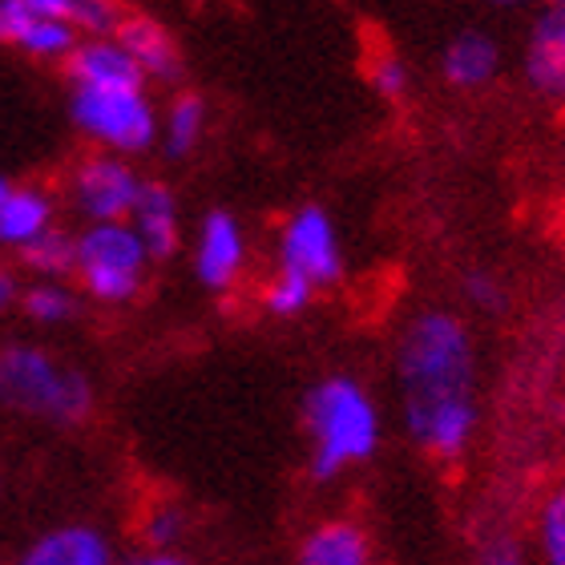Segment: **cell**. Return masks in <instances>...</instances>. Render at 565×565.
<instances>
[{
	"label": "cell",
	"mask_w": 565,
	"mask_h": 565,
	"mask_svg": "<svg viewBox=\"0 0 565 565\" xmlns=\"http://www.w3.org/2000/svg\"><path fill=\"white\" fill-rule=\"evenodd\" d=\"M114 36H118L121 49L134 57V65L141 70L146 82L174 85L178 77H182V70H186V61H182V49H178L174 33H170L162 21L146 17V12H121Z\"/></svg>",
	"instance_id": "30bf717a"
},
{
	"label": "cell",
	"mask_w": 565,
	"mask_h": 565,
	"mask_svg": "<svg viewBox=\"0 0 565 565\" xmlns=\"http://www.w3.org/2000/svg\"><path fill=\"white\" fill-rule=\"evenodd\" d=\"M206 134V102L199 94H178L166 114H158V146L166 158H186Z\"/></svg>",
	"instance_id": "ac0fdd59"
},
{
	"label": "cell",
	"mask_w": 565,
	"mask_h": 565,
	"mask_svg": "<svg viewBox=\"0 0 565 565\" xmlns=\"http://www.w3.org/2000/svg\"><path fill=\"white\" fill-rule=\"evenodd\" d=\"M70 118L97 150L121 158L158 146V109L146 85H73Z\"/></svg>",
	"instance_id": "3957f363"
},
{
	"label": "cell",
	"mask_w": 565,
	"mask_h": 565,
	"mask_svg": "<svg viewBox=\"0 0 565 565\" xmlns=\"http://www.w3.org/2000/svg\"><path fill=\"white\" fill-rule=\"evenodd\" d=\"M182 530H186V521H182L178 509H153L150 521H146V542L153 550H170L182 537Z\"/></svg>",
	"instance_id": "484cf974"
},
{
	"label": "cell",
	"mask_w": 565,
	"mask_h": 565,
	"mask_svg": "<svg viewBox=\"0 0 565 565\" xmlns=\"http://www.w3.org/2000/svg\"><path fill=\"white\" fill-rule=\"evenodd\" d=\"M150 250L130 226V218L118 223H89L77 235V263L73 275L82 287L102 303H130L141 291L146 271H150Z\"/></svg>",
	"instance_id": "5b68a950"
},
{
	"label": "cell",
	"mask_w": 565,
	"mask_h": 565,
	"mask_svg": "<svg viewBox=\"0 0 565 565\" xmlns=\"http://www.w3.org/2000/svg\"><path fill=\"white\" fill-rule=\"evenodd\" d=\"M65 73H70V85H146L141 70L114 33L82 36L65 57Z\"/></svg>",
	"instance_id": "7c38bea8"
},
{
	"label": "cell",
	"mask_w": 565,
	"mask_h": 565,
	"mask_svg": "<svg viewBox=\"0 0 565 565\" xmlns=\"http://www.w3.org/2000/svg\"><path fill=\"white\" fill-rule=\"evenodd\" d=\"M404 428L436 460H457L477 433V348L465 319L452 311H420L396 348Z\"/></svg>",
	"instance_id": "6da1fadb"
},
{
	"label": "cell",
	"mask_w": 565,
	"mask_h": 565,
	"mask_svg": "<svg viewBox=\"0 0 565 565\" xmlns=\"http://www.w3.org/2000/svg\"><path fill=\"white\" fill-rule=\"evenodd\" d=\"M12 303H17V279L0 267V311H9Z\"/></svg>",
	"instance_id": "f1b7e54d"
},
{
	"label": "cell",
	"mask_w": 565,
	"mask_h": 565,
	"mask_svg": "<svg viewBox=\"0 0 565 565\" xmlns=\"http://www.w3.org/2000/svg\"><path fill=\"white\" fill-rule=\"evenodd\" d=\"M130 226L146 243L150 259H170L182 247V211L166 182H141V194L130 211Z\"/></svg>",
	"instance_id": "4fadbf2b"
},
{
	"label": "cell",
	"mask_w": 565,
	"mask_h": 565,
	"mask_svg": "<svg viewBox=\"0 0 565 565\" xmlns=\"http://www.w3.org/2000/svg\"><path fill=\"white\" fill-rule=\"evenodd\" d=\"M489 4H525V0H489Z\"/></svg>",
	"instance_id": "4dcf8cb0"
},
{
	"label": "cell",
	"mask_w": 565,
	"mask_h": 565,
	"mask_svg": "<svg viewBox=\"0 0 565 565\" xmlns=\"http://www.w3.org/2000/svg\"><path fill=\"white\" fill-rule=\"evenodd\" d=\"M295 565H372L367 537L352 521H323L307 533Z\"/></svg>",
	"instance_id": "2e32d148"
},
{
	"label": "cell",
	"mask_w": 565,
	"mask_h": 565,
	"mask_svg": "<svg viewBox=\"0 0 565 565\" xmlns=\"http://www.w3.org/2000/svg\"><path fill=\"white\" fill-rule=\"evenodd\" d=\"M465 299H469L477 311H489V316H493V311L505 307V287H501L489 271H477L465 279Z\"/></svg>",
	"instance_id": "d4e9b609"
},
{
	"label": "cell",
	"mask_w": 565,
	"mask_h": 565,
	"mask_svg": "<svg viewBox=\"0 0 565 565\" xmlns=\"http://www.w3.org/2000/svg\"><path fill=\"white\" fill-rule=\"evenodd\" d=\"M484 565H521V554H518V542L513 537H501L493 550H484Z\"/></svg>",
	"instance_id": "4316f807"
},
{
	"label": "cell",
	"mask_w": 565,
	"mask_h": 565,
	"mask_svg": "<svg viewBox=\"0 0 565 565\" xmlns=\"http://www.w3.org/2000/svg\"><path fill=\"white\" fill-rule=\"evenodd\" d=\"M21 565H114L106 537L85 525H70V530H53L24 554Z\"/></svg>",
	"instance_id": "e0dca14e"
},
{
	"label": "cell",
	"mask_w": 565,
	"mask_h": 565,
	"mask_svg": "<svg viewBox=\"0 0 565 565\" xmlns=\"http://www.w3.org/2000/svg\"><path fill=\"white\" fill-rule=\"evenodd\" d=\"M9 186H12L9 178H0V199H4V194H9Z\"/></svg>",
	"instance_id": "f546056e"
},
{
	"label": "cell",
	"mask_w": 565,
	"mask_h": 565,
	"mask_svg": "<svg viewBox=\"0 0 565 565\" xmlns=\"http://www.w3.org/2000/svg\"><path fill=\"white\" fill-rule=\"evenodd\" d=\"M82 33L65 21L29 9L24 0H0V45L17 49L33 61H65Z\"/></svg>",
	"instance_id": "9c48e42d"
},
{
	"label": "cell",
	"mask_w": 565,
	"mask_h": 565,
	"mask_svg": "<svg viewBox=\"0 0 565 565\" xmlns=\"http://www.w3.org/2000/svg\"><path fill=\"white\" fill-rule=\"evenodd\" d=\"M24 4L53 17V21L73 24L82 36H109L126 12L118 0H24Z\"/></svg>",
	"instance_id": "d6986e66"
},
{
	"label": "cell",
	"mask_w": 565,
	"mask_h": 565,
	"mask_svg": "<svg viewBox=\"0 0 565 565\" xmlns=\"http://www.w3.org/2000/svg\"><path fill=\"white\" fill-rule=\"evenodd\" d=\"M130 565H194V562L170 554V550H153V554H146V557H134Z\"/></svg>",
	"instance_id": "83f0119b"
},
{
	"label": "cell",
	"mask_w": 565,
	"mask_h": 565,
	"mask_svg": "<svg viewBox=\"0 0 565 565\" xmlns=\"http://www.w3.org/2000/svg\"><path fill=\"white\" fill-rule=\"evenodd\" d=\"M53 226V194L41 186H9L0 199V247H29Z\"/></svg>",
	"instance_id": "9a60e30c"
},
{
	"label": "cell",
	"mask_w": 565,
	"mask_h": 565,
	"mask_svg": "<svg viewBox=\"0 0 565 565\" xmlns=\"http://www.w3.org/2000/svg\"><path fill=\"white\" fill-rule=\"evenodd\" d=\"M537 545H542L545 565H565V489L545 501L542 521H537Z\"/></svg>",
	"instance_id": "cb8c5ba5"
},
{
	"label": "cell",
	"mask_w": 565,
	"mask_h": 565,
	"mask_svg": "<svg viewBox=\"0 0 565 565\" xmlns=\"http://www.w3.org/2000/svg\"><path fill=\"white\" fill-rule=\"evenodd\" d=\"M303 428L311 440V477L335 481L343 469L364 465L380 448V408L352 376H328L303 396Z\"/></svg>",
	"instance_id": "7a4b0ae2"
},
{
	"label": "cell",
	"mask_w": 565,
	"mask_h": 565,
	"mask_svg": "<svg viewBox=\"0 0 565 565\" xmlns=\"http://www.w3.org/2000/svg\"><path fill=\"white\" fill-rule=\"evenodd\" d=\"M247 267V231L231 211H206L194 235V275L211 291H231Z\"/></svg>",
	"instance_id": "ba28073f"
},
{
	"label": "cell",
	"mask_w": 565,
	"mask_h": 565,
	"mask_svg": "<svg viewBox=\"0 0 565 565\" xmlns=\"http://www.w3.org/2000/svg\"><path fill=\"white\" fill-rule=\"evenodd\" d=\"M440 73L452 89H484L501 73V45L481 29H460L440 53Z\"/></svg>",
	"instance_id": "5bb4252c"
},
{
	"label": "cell",
	"mask_w": 565,
	"mask_h": 565,
	"mask_svg": "<svg viewBox=\"0 0 565 565\" xmlns=\"http://www.w3.org/2000/svg\"><path fill=\"white\" fill-rule=\"evenodd\" d=\"M138 194H141V178L130 166V158H121V153L97 150L73 166L70 174V199L89 223L130 218Z\"/></svg>",
	"instance_id": "52a82bcc"
},
{
	"label": "cell",
	"mask_w": 565,
	"mask_h": 565,
	"mask_svg": "<svg viewBox=\"0 0 565 565\" xmlns=\"http://www.w3.org/2000/svg\"><path fill=\"white\" fill-rule=\"evenodd\" d=\"M24 311L36 323H65L77 311V299H73L70 287H61L57 279H45L24 291Z\"/></svg>",
	"instance_id": "7402d4cb"
},
{
	"label": "cell",
	"mask_w": 565,
	"mask_h": 565,
	"mask_svg": "<svg viewBox=\"0 0 565 565\" xmlns=\"http://www.w3.org/2000/svg\"><path fill=\"white\" fill-rule=\"evenodd\" d=\"M367 85L372 94L384 97V102H404L408 97V85H413V73L392 49H380L376 57L367 61Z\"/></svg>",
	"instance_id": "603a6c76"
},
{
	"label": "cell",
	"mask_w": 565,
	"mask_h": 565,
	"mask_svg": "<svg viewBox=\"0 0 565 565\" xmlns=\"http://www.w3.org/2000/svg\"><path fill=\"white\" fill-rule=\"evenodd\" d=\"M275 263H279V271L307 279L316 291L335 287V282L343 279V247H340L335 218H331L319 202H303V206L287 214V223L279 226Z\"/></svg>",
	"instance_id": "8992f818"
},
{
	"label": "cell",
	"mask_w": 565,
	"mask_h": 565,
	"mask_svg": "<svg viewBox=\"0 0 565 565\" xmlns=\"http://www.w3.org/2000/svg\"><path fill=\"white\" fill-rule=\"evenodd\" d=\"M0 401L24 408L45 420L73 424L94 404L89 380L73 367L57 364L36 348H4L0 352Z\"/></svg>",
	"instance_id": "277c9868"
},
{
	"label": "cell",
	"mask_w": 565,
	"mask_h": 565,
	"mask_svg": "<svg viewBox=\"0 0 565 565\" xmlns=\"http://www.w3.org/2000/svg\"><path fill=\"white\" fill-rule=\"evenodd\" d=\"M24 267L36 271L41 279H61V275H73V263H77V238L49 226L45 235H36L29 247H21Z\"/></svg>",
	"instance_id": "ffe728a7"
},
{
	"label": "cell",
	"mask_w": 565,
	"mask_h": 565,
	"mask_svg": "<svg viewBox=\"0 0 565 565\" xmlns=\"http://www.w3.org/2000/svg\"><path fill=\"white\" fill-rule=\"evenodd\" d=\"M316 299V287L299 275H287V271H275V279L267 282V291H263V307L279 319H295L303 316L307 307Z\"/></svg>",
	"instance_id": "44dd1931"
},
{
	"label": "cell",
	"mask_w": 565,
	"mask_h": 565,
	"mask_svg": "<svg viewBox=\"0 0 565 565\" xmlns=\"http://www.w3.org/2000/svg\"><path fill=\"white\" fill-rule=\"evenodd\" d=\"M525 77L542 97L565 102V0H550V9L533 21L525 45Z\"/></svg>",
	"instance_id": "8fae6325"
}]
</instances>
